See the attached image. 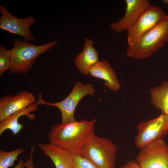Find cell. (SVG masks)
Listing matches in <instances>:
<instances>
[{"mask_svg":"<svg viewBox=\"0 0 168 168\" xmlns=\"http://www.w3.org/2000/svg\"><path fill=\"white\" fill-rule=\"evenodd\" d=\"M96 119H82L65 124L56 123L51 127L48 133L49 143L67 149L72 153H78L84 146L95 134Z\"/></svg>","mask_w":168,"mask_h":168,"instance_id":"1","label":"cell"},{"mask_svg":"<svg viewBox=\"0 0 168 168\" xmlns=\"http://www.w3.org/2000/svg\"><path fill=\"white\" fill-rule=\"evenodd\" d=\"M53 40L43 45H37L15 38L11 49V65L9 74H26L32 68L37 58L57 44Z\"/></svg>","mask_w":168,"mask_h":168,"instance_id":"2","label":"cell"},{"mask_svg":"<svg viewBox=\"0 0 168 168\" xmlns=\"http://www.w3.org/2000/svg\"><path fill=\"white\" fill-rule=\"evenodd\" d=\"M167 41L168 15L136 42L128 45L127 56L137 59L145 58L162 48Z\"/></svg>","mask_w":168,"mask_h":168,"instance_id":"3","label":"cell"},{"mask_svg":"<svg viewBox=\"0 0 168 168\" xmlns=\"http://www.w3.org/2000/svg\"><path fill=\"white\" fill-rule=\"evenodd\" d=\"M117 148L110 139L95 135L78 153L97 168H115Z\"/></svg>","mask_w":168,"mask_h":168,"instance_id":"4","label":"cell"},{"mask_svg":"<svg viewBox=\"0 0 168 168\" xmlns=\"http://www.w3.org/2000/svg\"><path fill=\"white\" fill-rule=\"evenodd\" d=\"M95 92L91 84L84 85L81 82H77L70 94L63 100L54 103L46 102L42 99L41 94H39L36 103L38 105L43 104L58 108L61 114V124H65L76 121L74 113L78 103L85 96H93Z\"/></svg>","mask_w":168,"mask_h":168,"instance_id":"5","label":"cell"},{"mask_svg":"<svg viewBox=\"0 0 168 168\" xmlns=\"http://www.w3.org/2000/svg\"><path fill=\"white\" fill-rule=\"evenodd\" d=\"M134 140L140 149L154 141L162 138L168 133V115L161 113L156 118L140 123Z\"/></svg>","mask_w":168,"mask_h":168,"instance_id":"6","label":"cell"},{"mask_svg":"<svg viewBox=\"0 0 168 168\" xmlns=\"http://www.w3.org/2000/svg\"><path fill=\"white\" fill-rule=\"evenodd\" d=\"M139 149L136 161L141 168H168V146L162 139Z\"/></svg>","mask_w":168,"mask_h":168,"instance_id":"7","label":"cell"},{"mask_svg":"<svg viewBox=\"0 0 168 168\" xmlns=\"http://www.w3.org/2000/svg\"><path fill=\"white\" fill-rule=\"evenodd\" d=\"M167 15L161 8L151 5L142 14L135 24L127 31L128 45L136 42Z\"/></svg>","mask_w":168,"mask_h":168,"instance_id":"8","label":"cell"},{"mask_svg":"<svg viewBox=\"0 0 168 168\" xmlns=\"http://www.w3.org/2000/svg\"><path fill=\"white\" fill-rule=\"evenodd\" d=\"M0 29L22 36L25 41L35 40V37L30 30V26L36 21L34 17L29 16L22 19L17 18L2 5L0 6Z\"/></svg>","mask_w":168,"mask_h":168,"instance_id":"9","label":"cell"},{"mask_svg":"<svg viewBox=\"0 0 168 168\" xmlns=\"http://www.w3.org/2000/svg\"><path fill=\"white\" fill-rule=\"evenodd\" d=\"M126 11L123 17L111 24L110 28L115 32L128 31L137 23L144 12L151 5L148 0H126Z\"/></svg>","mask_w":168,"mask_h":168,"instance_id":"10","label":"cell"},{"mask_svg":"<svg viewBox=\"0 0 168 168\" xmlns=\"http://www.w3.org/2000/svg\"><path fill=\"white\" fill-rule=\"evenodd\" d=\"M31 93L23 90L13 96L6 95L0 98V122L11 115L24 109L35 103Z\"/></svg>","mask_w":168,"mask_h":168,"instance_id":"11","label":"cell"},{"mask_svg":"<svg viewBox=\"0 0 168 168\" xmlns=\"http://www.w3.org/2000/svg\"><path fill=\"white\" fill-rule=\"evenodd\" d=\"M38 146L50 158L55 168H72V153L67 149L50 143H40Z\"/></svg>","mask_w":168,"mask_h":168,"instance_id":"12","label":"cell"},{"mask_svg":"<svg viewBox=\"0 0 168 168\" xmlns=\"http://www.w3.org/2000/svg\"><path fill=\"white\" fill-rule=\"evenodd\" d=\"M89 72L91 76L103 80L104 85L110 90L116 92L119 89L121 85L116 74L108 61H99L90 68Z\"/></svg>","mask_w":168,"mask_h":168,"instance_id":"13","label":"cell"},{"mask_svg":"<svg viewBox=\"0 0 168 168\" xmlns=\"http://www.w3.org/2000/svg\"><path fill=\"white\" fill-rule=\"evenodd\" d=\"M84 48L75 59V65L82 74L86 75L89 74L90 68L99 62L98 54L97 50L93 46V41L91 39L85 38Z\"/></svg>","mask_w":168,"mask_h":168,"instance_id":"14","label":"cell"},{"mask_svg":"<svg viewBox=\"0 0 168 168\" xmlns=\"http://www.w3.org/2000/svg\"><path fill=\"white\" fill-rule=\"evenodd\" d=\"M38 105L36 103L32 104L26 108L8 116L0 122V135L7 129L12 131L14 135L17 134L23 128V125L18 122L19 118L25 115L30 120L35 119V116L30 113L38 110Z\"/></svg>","mask_w":168,"mask_h":168,"instance_id":"15","label":"cell"},{"mask_svg":"<svg viewBox=\"0 0 168 168\" xmlns=\"http://www.w3.org/2000/svg\"><path fill=\"white\" fill-rule=\"evenodd\" d=\"M150 93L152 104L162 113L168 115V81L151 89Z\"/></svg>","mask_w":168,"mask_h":168,"instance_id":"16","label":"cell"},{"mask_svg":"<svg viewBox=\"0 0 168 168\" xmlns=\"http://www.w3.org/2000/svg\"><path fill=\"white\" fill-rule=\"evenodd\" d=\"M24 152L23 148H18L9 152L0 151V168H8L12 166L18 156Z\"/></svg>","mask_w":168,"mask_h":168,"instance_id":"17","label":"cell"},{"mask_svg":"<svg viewBox=\"0 0 168 168\" xmlns=\"http://www.w3.org/2000/svg\"><path fill=\"white\" fill-rule=\"evenodd\" d=\"M11 50L7 49L3 45L0 46V76L10 69Z\"/></svg>","mask_w":168,"mask_h":168,"instance_id":"18","label":"cell"},{"mask_svg":"<svg viewBox=\"0 0 168 168\" xmlns=\"http://www.w3.org/2000/svg\"><path fill=\"white\" fill-rule=\"evenodd\" d=\"M72 153V168H97L78 153Z\"/></svg>","mask_w":168,"mask_h":168,"instance_id":"19","label":"cell"},{"mask_svg":"<svg viewBox=\"0 0 168 168\" xmlns=\"http://www.w3.org/2000/svg\"><path fill=\"white\" fill-rule=\"evenodd\" d=\"M35 148V145L30 147V155L25 162L26 168H35L33 163V156Z\"/></svg>","mask_w":168,"mask_h":168,"instance_id":"20","label":"cell"},{"mask_svg":"<svg viewBox=\"0 0 168 168\" xmlns=\"http://www.w3.org/2000/svg\"><path fill=\"white\" fill-rule=\"evenodd\" d=\"M120 168H141L136 161L132 160L128 161Z\"/></svg>","mask_w":168,"mask_h":168,"instance_id":"21","label":"cell"},{"mask_svg":"<svg viewBox=\"0 0 168 168\" xmlns=\"http://www.w3.org/2000/svg\"><path fill=\"white\" fill-rule=\"evenodd\" d=\"M14 168H26L25 162L22 159L19 160L18 163Z\"/></svg>","mask_w":168,"mask_h":168,"instance_id":"22","label":"cell"},{"mask_svg":"<svg viewBox=\"0 0 168 168\" xmlns=\"http://www.w3.org/2000/svg\"><path fill=\"white\" fill-rule=\"evenodd\" d=\"M162 2L164 4H168V0H163Z\"/></svg>","mask_w":168,"mask_h":168,"instance_id":"23","label":"cell"}]
</instances>
